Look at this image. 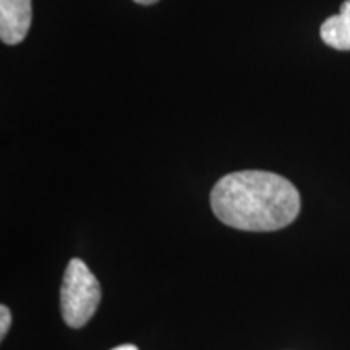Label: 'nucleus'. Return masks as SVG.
<instances>
[{
  "instance_id": "obj_1",
  "label": "nucleus",
  "mask_w": 350,
  "mask_h": 350,
  "mask_svg": "<svg viewBox=\"0 0 350 350\" xmlns=\"http://www.w3.org/2000/svg\"><path fill=\"white\" fill-rule=\"evenodd\" d=\"M211 208L219 221L234 229L271 232L294 222L300 211V195L281 175L240 170L214 185Z\"/></svg>"
},
{
  "instance_id": "obj_2",
  "label": "nucleus",
  "mask_w": 350,
  "mask_h": 350,
  "mask_svg": "<svg viewBox=\"0 0 350 350\" xmlns=\"http://www.w3.org/2000/svg\"><path fill=\"white\" fill-rule=\"evenodd\" d=\"M100 301V286L80 258L68 261L60 288L62 318L70 327H83Z\"/></svg>"
},
{
  "instance_id": "obj_3",
  "label": "nucleus",
  "mask_w": 350,
  "mask_h": 350,
  "mask_svg": "<svg viewBox=\"0 0 350 350\" xmlns=\"http://www.w3.org/2000/svg\"><path fill=\"white\" fill-rule=\"evenodd\" d=\"M31 0H0V38L5 44H18L31 26Z\"/></svg>"
},
{
  "instance_id": "obj_4",
  "label": "nucleus",
  "mask_w": 350,
  "mask_h": 350,
  "mask_svg": "<svg viewBox=\"0 0 350 350\" xmlns=\"http://www.w3.org/2000/svg\"><path fill=\"white\" fill-rule=\"evenodd\" d=\"M321 39L338 51H350V0L340 5L338 15H332L321 25Z\"/></svg>"
},
{
  "instance_id": "obj_5",
  "label": "nucleus",
  "mask_w": 350,
  "mask_h": 350,
  "mask_svg": "<svg viewBox=\"0 0 350 350\" xmlns=\"http://www.w3.org/2000/svg\"><path fill=\"white\" fill-rule=\"evenodd\" d=\"M10 323H12V314H10V310L7 308L5 305L0 306V336H5L8 327H10Z\"/></svg>"
},
{
  "instance_id": "obj_6",
  "label": "nucleus",
  "mask_w": 350,
  "mask_h": 350,
  "mask_svg": "<svg viewBox=\"0 0 350 350\" xmlns=\"http://www.w3.org/2000/svg\"><path fill=\"white\" fill-rule=\"evenodd\" d=\"M111 350H138V349L131 344H124V345H119V347H113Z\"/></svg>"
},
{
  "instance_id": "obj_7",
  "label": "nucleus",
  "mask_w": 350,
  "mask_h": 350,
  "mask_svg": "<svg viewBox=\"0 0 350 350\" xmlns=\"http://www.w3.org/2000/svg\"><path fill=\"white\" fill-rule=\"evenodd\" d=\"M133 2L139 3V5H152V3L159 2V0H133Z\"/></svg>"
}]
</instances>
